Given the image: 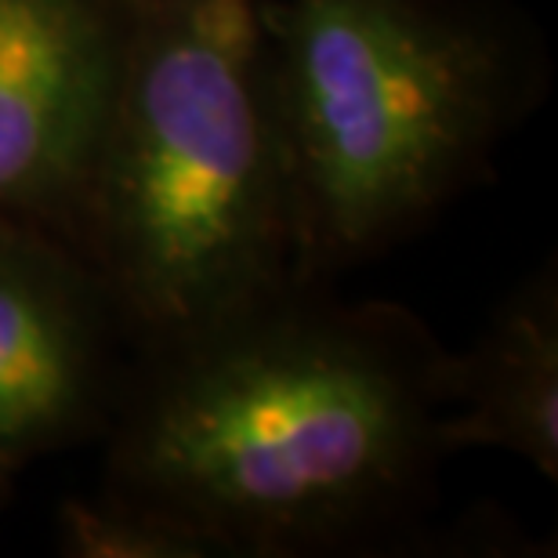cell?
<instances>
[{"mask_svg":"<svg viewBox=\"0 0 558 558\" xmlns=\"http://www.w3.org/2000/svg\"><path fill=\"white\" fill-rule=\"evenodd\" d=\"M269 0H138L62 240L149 344L294 276Z\"/></svg>","mask_w":558,"mask_h":558,"instance_id":"3","label":"cell"},{"mask_svg":"<svg viewBox=\"0 0 558 558\" xmlns=\"http://www.w3.org/2000/svg\"><path fill=\"white\" fill-rule=\"evenodd\" d=\"M131 355L124 319L51 229L0 215V468L98 439Z\"/></svg>","mask_w":558,"mask_h":558,"instance_id":"4","label":"cell"},{"mask_svg":"<svg viewBox=\"0 0 558 558\" xmlns=\"http://www.w3.org/2000/svg\"><path fill=\"white\" fill-rule=\"evenodd\" d=\"M54 548L70 558H207L178 522L120 497H70L54 515Z\"/></svg>","mask_w":558,"mask_h":558,"instance_id":"7","label":"cell"},{"mask_svg":"<svg viewBox=\"0 0 558 558\" xmlns=\"http://www.w3.org/2000/svg\"><path fill=\"white\" fill-rule=\"evenodd\" d=\"M450 457L497 450L558 483V265L508 290L464 352H450Z\"/></svg>","mask_w":558,"mask_h":558,"instance_id":"6","label":"cell"},{"mask_svg":"<svg viewBox=\"0 0 558 558\" xmlns=\"http://www.w3.org/2000/svg\"><path fill=\"white\" fill-rule=\"evenodd\" d=\"M11 483H15V475H11V472H4V468H0V511H4L8 497H11Z\"/></svg>","mask_w":558,"mask_h":558,"instance_id":"8","label":"cell"},{"mask_svg":"<svg viewBox=\"0 0 558 558\" xmlns=\"http://www.w3.org/2000/svg\"><path fill=\"white\" fill-rule=\"evenodd\" d=\"M138 0H0V215L65 232Z\"/></svg>","mask_w":558,"mask_h":558,"instance_id":"5","label":"cell"},{"mask_svg":"<svg viewBox=\"0 0 558 558\" xmlns=\"http://www.w3.org/2000/svg\"><path fill=\"white\" fill-rule=\"evenodd\" d=\"M446 410L428 319L290 276L131 349L98 494L178 522L207 558L399 555L428 533Z\"/></svg>","mask_w":558,"mask_h":558,"instance_id":"1","label":"cell"},{"mask_svg":"<svg viewBox=\"0 0 558 558\" xmlns=\"http://www.w3.org/2000/svg\"><path fill=\"white\" fill-rule=\"evenodd\" d=\"M298 279L360 269L486 185L551 65L511 0H269Z\"/></svg>","mask_w":558,"mask_h":558,"instance_id":"2","label":"cell"}]
</instances>
